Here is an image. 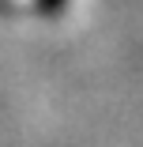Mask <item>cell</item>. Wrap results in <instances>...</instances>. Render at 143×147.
Masks as SVG:
<instances>
[{"label":"cell","instance_id":"obj_1","mask_svg":"<svg viewBox=\"0 0 143 147\" xmlns=\"http://www.w3.org/2000/svg\"><path fill=\"white\" fill-rule=\"evenodd\" d=\"M60 4H64V0H42V11L53 15V11H60Z\"/></svg>","mask_w":143,"mask_h":147}]
</instances>
